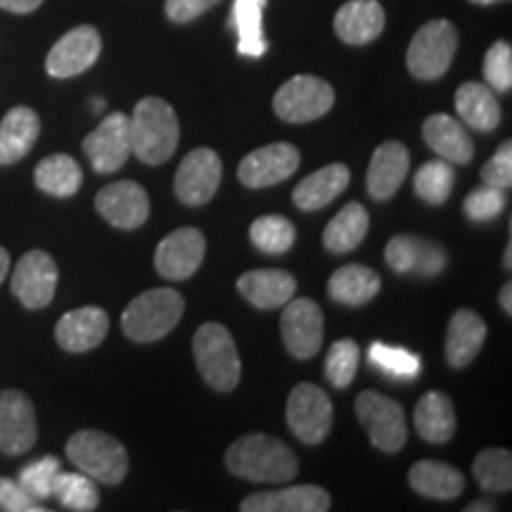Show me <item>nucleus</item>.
I'll use <instances>...</instances> for the list:
<instances>
[{"label":"nucleus","instance_id":"nucleus-1","mask_svg":"<svg viewBox=\"0 0 512 512\" xmlns=\"http://www.w3.org/2000/svg\"><path fill=\"white\" fill-rule=\"evenodd\" d=\"M226 467L235 477L256 484H285L299 472L292 448L268 434H247L233 441L226 451Z\"/></svg>","mask_w":512,"mask_h":512},{"label":"nucleus","instance_id":"nucleus-2","mask_svg":"<svg viewBox=\"0 0 512 512\" xmlns=\"http://www.w3.org/2000/svg\"><path fill=\"white\" fill-rule=\"evenodd\" d=\"M131 147L133 155L145 164H164L174 157L178 138H181V126L174 107L162 98H143L136 105L131 117Z\"/></svg>","mask_w":512,"mask_h":512},{"label":"nucleus","instance_id":"nucleus-3","mask_svg":"<svg viewBox=\"0 0 512 512\" xmlns=\"http://www.w3.org/2000/svg\"><path fill=\"white\" fill-rule=\"evenodd\" d=\"M183 297L171 287H157L138 294L121 313V328L133 342L150 344L169 335L183 316Z\"/></svg>","mask_w":512,"mask_h":512},{"label":"nucleus","instance_id":"nucleus-4","mask_svg":"<svg viewBox=\"0 0 512 512\" xmlns=\"http://www.w3.org/2000/svg\"><path fill=\"white\" fill-rule=\"evenodd\" d=\"M192 354L204 382L216 392H230L238 387L242 377V363L235 339L226 325L204 323L192 337Z\"/></svg>","mask_w":512,"mask_h":512},{"label":"nucleus","instance_id":"nucleus-5","mask_svg":"<svg viewBox=\"0 0 512 512\" xmlns=\"http://www.w3.org/2000/svg\"><path fill=\"white\" fill-rule=\"evenodd\" d=\"M67 458L93 482L117 486L128 475L126 448L112 434L81 430L67 441Z\"/></svg>","mask_w":512,"mask_h":512},{"label":"nucleus","instance_id":"nucleus-6","mask_svg":"<svg viewBox=\"0 0 512 512\" xmlns=\"http://www.w3.org/2000/svg\"><path fill=\"white\" fill-rule=\"evenodd\" d=\"M458 50V31L448 19H432L413 36L406 53L408 72L420 81H437L448 72Z\"/></svg>","mask_w":512,"mask_h":512},{"label":"nucleus","instance_id":"nucleus-7","mask_svg":"<svg viewBox=\"0 0 512 512\" xmlns=\"http://www.w3.org/2000/svg\"><path fill=\"white\" fill-rule=\"evenodd\" d=\"M335 105V91L328 81L318 76H292L278 88L273 98V112L287 124H309L325 117Z\"/></svg>","mask_w":512,"mask_h":512},{"label":"nucleus","instance_id":"nucleus-8","mask_svg":"<svg viewBox=\"0 0 512 512\" xmlns=\"http://www.w3.org/2000/svg\"><path fill=\"white\" fill-rule=\"evenodd\" d=\"M356 418L380 451L396 453L406 446V413L399 401L377 392H363L356 399Z\"/></svg>","mask_w":512,"mask_h":512},{"label":"nucleus","instance_id":"nucleus-9","mask_svg":"<svg viewBox=\"0 0 512 512\" xmlns=\"http://www.w3.org/2000/svg\"><path fill=\"white\" fill-rule=\"evenodd\" d=\"M332 415L335 413H332L328 394L316 384H297L287 399V425H290L294 437L309 446H316L328 437Z\"/></svg>","mask_w":512,"mask_h":512},{"label":"nucleus","instance_id":"nucleus-10","mask_svg":"<svg viewBox=\"0 0 512 512\" xmlns=\"http://www.w3.org/2000/svg\"><path fill=\"white\" fill-rule=\"evenodd\" d=\"M57 278H60V271H57L53 256L41 252V249H34V252H27L17 261L10 287L24 309L38 311L46 309L55 299Z\"/></svg>","mask_w":512,"mask_h":512},{"label":"nucleus","instance_id":"nucleus-11","mask_svg":"<svg viewBox=\"0 0 512 512\" xmlns=\"http://www.w3.org/2000/svg\"><path fill=\"white\" fill-rule=\"evenodd\" d=\"M223 176L221 157L211 147H197L185 155L178 166L174 190L176 197L190 207H202L219 192Z\"/></svg>","mask_w":512,"mask_h":512},{"label":"nucleus","instance_id":"nucleus-12","mask_svg":"<svg viewBox=\"0 0 512 512\" xmlns=\"http://www.w3.org/2000/svg\"><path fill=\"white\" fill-rule=\"evenodd\" d=\"M83 152L98 174H114L133 155L131 128L124 112H112L83 140Z\"/></svg>","mask_w":512,"mask_h":512},{"label":"nucleus","instance_id":"nucleus-13","mask_svg":"<svg viewBox=\"0 0 512 512\" xmlns=\"http://www.w3.org/2000/svg\"><path fill=\"white\" fill-rule=\"evenodd\" d=\"M283 342L294 358H311L323 347L325 318L313 299H290L280 318Z\"/></svg>","mask_w":512,"mask_h":512},{"label":"nucleus","instance_id":"nucleus-14","mask_svg":"<svg viewBox=\"0 0 512 512\" xmlns=\"http://www.w3.org/2000/svg\"><path fill=\"white\" fill-rule=\"evenodd\" d=\"M102 50L100 31L95 27H76L67 31L60 41L50 48L46 57V72L53 79H72L93 67Z\"/></svg>","mask_w":512,"mask_h":512},{"label":"nucleus","instance_id":"nucleus-15","mask_svg":"<svg viewBox=\"0 0 512 512\" xmlns=\"http://www.w3.org/2000/svg\"><path fill=\"white\" fill-rule=\"evenodd\" d=\"M36 413L29 396L19 389L0 392V451L5 456H22L36 444Z\"/></svg>","mask_w":512,"mask_h":512},{"label":"nucleus","instance_id":"nucleus-16","mask_svg":"<svg viewBox=\"0 0 512 512\" xmlns=\"http://www.w3.org/2000/svg\"><path fill=\"white\" fill-rule=\"evenodd\" d=\"M299 150L290 143H271L249 152L238 166V178L247 188L283 183L299 169Z\"/></svg>","mask_w":512,"mask_h":512},{"label":"nucleus","instance_id":"nucleus-17","mask_svg":"<svg viewBox=\"0 0 512 512\" xmlns=\"http://www.w3.org/2000/svg\"><path fill=\"white\" fill-rule=\"evenodd\" d=\"M95 209L107 223L119 230H136L150 216V197L143 185L117 181L105 185L95 197Z\"/></svg>","mask_w":512,"mask_h":512},{"label":"nucleus","instance_id":"nucleus-18","mask_svg":"<svg viewBox=\"0 0 512 512\" xmlns=\"http://www.w3.org/2000/svg\"><path fill=\"white\" fill-rule=\"evenodd\" d=\"M207 242L197 228H178L157 245L155 268L166 280H188L202 266Z\"/></svg>","mask_w":512,"mask_h":512},{"label":"nucleus","instance_id":"nucleus-19","mask_svg":"<svg viewBox=\"0 0 512 512\" xmlns=\"http://www.w3.org/2000/svg\"><path fill=\"white\" fill-rule=\"evenodd\" d=\"M384 259L394 273H418L434 278L446 268V252L437 242L422 240L418 235H396L384 247Z\"/></svg>","mask_w":512,"mask_h":512},{"label":"nucleus","instance_id":"nucleus-20","mask_svg":"<svg viewBox=\"0 0 512 512\" xmlns=\"http://www.w3.org/2000/svg\"><path fill=\"white\" fill-rule=\"evenodd\" d=\"M110 332V318L98 306H83L74 309L57 320L55 339L64 351L72 354H86L95 347H100L102 339Z\"/></svg>","mask_w":512,"mask_h":512},{"label":"nucleus","instance_id":"nucleus-21","mask_svg":"<svg viewBox=\"0 0 512 512\" xmlns=\"http://www.w3.org/2000/svg\"><path fill=\"white\" fill-rule=\"evenodd\" d=\"M330 494L320 486H287L278 491H261L240 503L242 512H325L330 510Z\"/></svg>","mask_w":512,"mask_h":512},{"label":"nucleus","instance_id":"nucleus-22","mask_svg":"<svg viewBox=\"0 0 512 512\" xmlns=\"http://www.w3.org/2000/svg\"><path fill=\"white\" fill-rule=\"evenodd\" d=\"M238 292L247 299L254 309L275 311L283 309L297 292V280L283 268H261V271H247L238 280Z\"/></svg>","mask_w":512,"mask_h":512},{"label":"nucleus","instance_id":"nucleus-23","mask_svg":"<svg viewBox=\"0 0 512 512\" xmlns=\"http://www.w3.org/2000/svg\"><path fill=\"white\" fill-rule=\"evenodd\" d=\"M408 169H411V157L408 150L396 140H387L375 150L368 166V192L373 200H389L406 181Z\"/></svg>","mask_w":512,"mask_h":512},{"label":"nucleus","instance_id":"nucleus-24","mask_svg":"<svg viewBox=\"0 0 512 512\" xmlns=\"http://www.w3.org/2000/svg\"><path fill=\"white\" fill-rule=\"evenodd\" d=\"M384 29V10L377 0H349L335 15V31L349 46H366Z\"/></svg>","mask_w":512,"mask_h":512},{"label":"nucleus","instance_id":"nucleus-25","mask_svg":"<svg viewBox=\"0 0 512 512\" xmlns=\"http://www.w3.org/2000/svg\"><path fill=\"white\" fill-rule=\"evenodd\" d=\"M486 342V323L482 316L470 309L453 313L446 335V361L451 368H465L475 361L479 349Z\"/></svg>","mask_w":512,"mask_h":512},{"label":"nucleus","instance_id":"nucleus-26","mask_svg":"<svg viewBox=\"0 0 512 512\" xmlns=\"http://www.w3.org/2000/svg\"><path fill=\"white\" fill-rule=\"evenodd\" d=\"M422 138L441 159L451 164H470L475 157V145L467 136L465 126L448 114H432L422 124Z\"/></svg>","mask_w":512,"mask_h":512},{"label":"nucleus","instance_id":"nucleus-27","mask_svg":"<svg viewBox=\"0 0 512 512\" xmlns=\"http://www.w3.org/2000/svg\"><path fill=\"white\" fill-rule=\"evenodd\" d=\"M41 136V119L31 107H12L0 121V166L15 164L31 152Z\"/></svg>","mask_w":512,"mask_h":512},{"label":"nucleus","instance_id":"nucleus-28","mask_svg":"<svg viewBox=\"0 0 512 512\" xmlns=\"http://www.w3.org/2000/svg\"><path fill=\"white\" fill-rule=\"evenodd\" d=\"M408 484L420 496L434 498V501H453L463 494L465 477L453 465L439 463V460H418L408 472Z\"/></svg>","mask_w":512,"mask_h":512},{"label":"nucleus","instance_id":"nucleus-29","mask_svg":"<svg viewBox=\"0 0 512 512\" xmlns=\"http://www.w3.org/2000/svg\"><path fill=\"white\" fill-rule=\"evenodd\" d=\"M351 181L349 169L344 164H330L316 171V174L306 176L302 183L292 192V200L302 211H316L328 207L335 197L347 190Z\"/></svg>","mask_w":512,"mask_h":512},{"label":"nucleus","instance_id":"nucleus-30","mask_svg":"<svg viewBox=\"0 0 512 512\" xmlns=\"http://www.w3.org/2000/svg\"><path fill=\"white\" fill-rule=\"evenodd\" d=\"M415 430L427 444H446L456 434V411L446 394L427 392L413 413Z\"/></svg>","mask_w":512,"mask_h":512},{"label":"nucleus","instance_id":"nucleus-31","mask_svg":"<svg viewBox=\"0 0 512 512\" xmlns=\"http://www.w3.org/2000/svg\"><path fill=\"white\" fill-rule=\"evenodd\" d=\"M458 117L475 131H494L501 124V105L484 83L467 81L456 91Z\"/></svg>","mask_w":512,"mask_h":512},{"label":"nucleus","instance_id":"nucleus-32","mask_svg":"<svg viewBox=\"0 0 512 512\" xmlns=\"http://www.w3.org/2000/svg\"><path fill=\"white\" fill-rule=\"evenodd\" d=\"M382 278L377 271L361 264L342 266L328 280V294L344 306H363L380 292Z\"/></svg>","mask_w":512,"mask_h":512},{"label":"nucleus","instance_id":"nucleus-33","mask_svg":"<svg viewBox=\"0 0 512 512\" xmlns=\"http://www.w3.org/2000/svg\"><path fill=\"white\" fill-rule=\"evenodd\" d=\"M370 216L363 204L351 202L325 226L323 245L330 254H347L361 245L368 235Z\"/></svg>","mask_w":512,"mask_h":512},{"label":"nucleus","instance_id":"nucleus-34","mask_svg":"<svg viewBox=\"0 0 512 512\" xmlns=\"http://www.w3.org/2000/svg\"><path fill=\"white\" fill-rule=\"evenodd\" d=\"M34 181L38 190H43L50 197H74L81 190L83 171L79 162L69 155H50L41 159L34 171Z\"/></svg>","mask_w":512,"mask_h":512},{"label":"nucleus","instance_id":"nucleus-35","mask_svg":"<svg viewBox=\"0 0 512 512\" xmlns=\"http://www.w3.org/2000/svg\"><path fill=\"white\" fill-rule=\"evenodd\" d=\"M268 0H235L233 3V27L238 31V50L245 57H261L268 50L261 27Z\"/></svg>","mask_w":512,"mask_h":512},{"label":"nucleus","instance_id":"nucleus-36","mask_svg":"<svg viewBox=\"0 0 512 512\" xmlns=\"http://www.w3.org/2000/svg\"><path fill=\"white\" fill-rule=\"evenodd\" d=\"M53 496L64 508L76 512H91L100 503L98 486L93 484L91 477L83 475V472H57L53 482Z\"/></svg>","mask_w":512,"mask_h":512},{"label":"nucleus","instance_id":"nucleus-37","mask_svg":"<svg viewBox=\"0 0 512 512\" xmlns=\"http://www.w3.org/2000/svg\"><path fill=\"white\" fill-rule=\"evenodd\" d=\"M249 238H252L254 247L264 254H285L290 252L297 238V230H294L292 221L285 216H261L252 223L249 228Z\"/></svg>","mask_w":512,"mask_h":512},{"label":"nucleus","instance_id":"nucleus-38","mask_svg":"<svg viewBox=\"0 0 512 512\" xmlns=\"http://www.w3.org/2000/svg\"><path fill=\"white\" fill-rule=\"evenodd\" d=\"M477 484L486 491H510L512 489V456L505 448H484L472 463Z\"/></svg>","mask_w":512,"mask_h":512},{"label":"nucleus","instance_id":"nucleus-39","mask_svg":"<svg viewBox=\"0 0 512 512\" xmlns=\"http://www.w3.org/2000/svg\"><path fill=\"white\" fill-rule=\"evenodd\" d=\"M453 183H456V171H453L451 162L446 159H437V162L422 164L415 174L413 188L415 195L427 204H444L451 195Z\"/></svg>","mask_w":512,"mask_h":512},{"label":"nucleus","instance_id":"nucleus-40","mask_svg":"<svg viewBox=\"0 0 512 512\" xmlns=\"http://www.w3.org/2000/svg\"><path fill=\"white\" fill-rule=\"evenodd\" d=\"M358 361H361V349L354 339H339L325 356V377L335 389H347L354 382Z\"/></svg>","mask_w":512,"mask_h":512},{"label":"nucleus","instance_id":"nucleus-41","mask_svg":"<svg viewBox=\"0 0 512 512\" xmlns=\"http://www.w3.org/2000/svg\"><path fill=\"white\" fill-rule=\"evenodd\" d=\"M368 361L384 375H392L396 380H413L420 373V358L411 351L399 347H387V344H370Z\"/></svg>","mask_w":512,"mask_h":512},{"label":"nucleus","instance_id":"nucleus-42","mask_svg":"<svg viewBox=\"0 0 512 512\" xmlns=\"http://www.w3.org/2000/svg\"><path fill=\"white\" fill-rule=\"evenodd\" d=\"M57 472H60V460L55 456L34 460V463L19 472V484H22V489L27 491L31 498L46 501V498L53 496V482Z\"/></svg>","mask_w":512,"mask_h":512},{"label":"nucleus","instance_id":"nucleus-43","mask_svg":"<svg viewBox=\"0 0 512 512\" xmlns=\"http://www.w3.org/2000/svg\"><path fill=\"white\" fill-rule=\"evenodd\" d=\"M484 81L491 91L508 93L512 88V48L508 41H496L484 57Z\"/></svg>","mask_w":512,"mask_h":512},{"label":"nucleus","instance_id":"nucleus-44","mask_svg":"<svg viewBox=\"0 0 512 512\" xmlns=\"http://www.w3.org/2000/svg\"><path fill=\"white\" fill-rule=\"evenodd\" d=\"M505 209V190L494 188V185H482V188L472 190L470 195L465 197L463 211L467 219L484 223L494 221L498 214H503Z\"/></svg>","mask_w":512,"mask_h":512},{"label":"nucleus","instance_id":"nucleus-45","mask_svg":"<svg viewBox=\"0 0 512 512\" xmlns=\"http://www.w3.org/2000/svg\"><path fill=\"white\" fill-rule=\"evenodd\" d=\"M482 181L484 185H494V188L508 190L512 185V145L503 143L496 150V155L482 166Z\"/></svg>","mask_w":512,"mask_h":512},{"label":"nucleus","instance_id":"nucleus-46","mask_svg":"<svg viewBox=\"0 0 512 512\" xmlns=\"http://www.w3.org/2000/svg\"><path fill=\"white\" fill-rule=\"evenodd\" d=\"M0 510L46 512L43 505L36 503V498H31L27 491L22 489V484L12 482V479H8V477H0Z\"/></svg>","mask_w":512,"mask_h":512},{"label":"nucleus","instance_id":"nucleus-47","mask_svg":"<svg viewBox=\"0 0 512 512\" xmlns=\"http://www.w3.org/2000/svg\"><path fill=\"white\" fill-rule=\"evenodd\" d=\"M221 0H166V17L176 24H188Z\"/></svg>","mask_w":512,"mask_h":512},{"label":"nucleus","instance_id":"nucleus-48","mask_svg":"<svg viewBox=\"0 0 512 512\" xmlns=\"http://www.w3.org/2000/svg\"><path fill=\"white\" fill-rule=\"evenodd\" d=\"M43 0H0V8L8 12H17V15H29V12L38 10Z\"/></svg>","mask_w":512,"mask_h":512},{"label":"nucleus","instance_id":"nucleus-49","mask_svg":"<svg viewBox=\"0 0 512 512\" xmlns=\"http://www.w3.org/2000/svg\"><path fill=\"white\" fill-rule=\"evenodd\" d=\"M498 302H501L503 311L508 313V316H512V285H510V283L503 285L501 294H498Z\"/></svg>","mask_w":512,"mask_h":512},{"label":"nucleus","instance_id":"nucleus-50","mask_svg":"<svg viewBox=\"0 0 512 512\" xmlns=\"http://www.w3.org/2000/svg\"><path fill=\"white\" fill-rule=\"evenodd\" d=\"M8 273H10V254H8V249L0 247V285H3L5 275Z\"/></svg>","mask_w":512,"mask_h":512},{"label":"nucleus","instance_id":"nucleus-51","mask_svg":"<svg viewBox=\"0 0 512 512\" xmlns=\"http://www.w3.org/2000/svg\"><path fill=\"white\" fill-rule=\"evenodd\" d=\"M467 512H494L496 510V505L494 503H491V501H475V503H470V505H467V508H465Z\"/></svg>","mask_w":512,"mask_h":512},{"label":"nucleus","instance_id":"nucleus-52","mask_svg":"<svg viewBox=\"0 0 512 512\" xmlns=\"http://www.w3.org/2000/svg\"><path fill=\"white\" fill-rule=\"evenodd\" d=\"M505 268L512 266V240H508V247H505V259H503Z\"/></svg>","mask_w":512,"mask_h":512},{"label":"nucleus","instance_id":"nucleus-53","mask_svg":"<svg viewBox=\"0 0 512 512\" xmlns=\"http://www.w3.org/2000/svg\"><path fill=\"white\" fill-rule=\"evenodd\" d=\"M102 107H105V100H102V98H95V100H93V110H95V112H100Z\"/></svg>","mask_w":512,"mask_h":512},{"label":"nucleus","instance_id":"nucleus-54","mask_svg":"<svg viewBox=\"0 0 512 512\" xmlns=\"http://www.w3.org/2000/svg\"><path fill=\"white\" fill-rule=\"evenodd\" d=\"M470 3H475V5H494V3H501V0H470Z\"/></svg>","mask_w":512,"mask_h":512}]
</instances>
